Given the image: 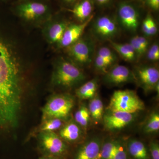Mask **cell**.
I'll list each match as a JSON object with an SVG mask.
<instances>
[{
    "label": "cell",
    "instance_id": "1",
    "mask_svg": "<svg viewBox=\"0 0 159 159\" xmlns=\"http://www.w3.org/2000/svg\"><path fill=\"white\" fill-rule=\"evenodd\" d=\"M20 66L10 44L0 37V127H14L20 107Z\"/></svg>",
    "mask_w": 159,
    "mask_h": 159
},
{
    "label": "cell",
    "instance_id": "2",
    "mask_svg": "<svg viewBox=\"0 0 159 159\" xmlns=\"http://www.w3.org/2000/svg\"><path fill=\"white\" fill-rule=\"evenodd\" d=\"M86 79L81 67L68 57H60L54 62L52 82L57 87L70 89L80 84Z\"/></svg>",
    "mask_w": 159,
    "mask_h": 159
},
{
    "label": "cell",
    "instance_id": "3",
    "mask_svg": "<svg viewBox=\"0 0 159 159\" xmlns=\"http://www.w3.org/2000/svg\"><path fill=\"white\" fill-rule=\"evenodd\" d=\"M14 11L21 19L33 25H43L52 17L51 7L44 0H20Z\"/></svg>",
    "mask_w": 159,
    "mask_h": 159
},
{
    "label": "cell",
    "instance_id": "4",
    "mask_svg": "<svg viewBox=\"0 0 159 159\" xmlns=\"http://www.w3.org/2000/svg\"><path fill=\"white\" fill-rule=\"evenodd\" d=\"M145 109L144 102L135 91L118 90L112 95L106 110L135 114Z\"/></svg>",
    "mask_w": 159,
    "mask_h": 159
},
{
    "label": "cell",
    "instance_id": "5",
    "mask_svg": "<svg viewBox=\"0 0 159 159\" xmlns=\"http://www.w3.org/2000/svg\"><path fill=\"white\" fill-rule=\"evenodd\" d=\"M74 104V98L70 94L54 95L43 107V119L54 118L66 120L70 116Z\"/></svg>",
    "mask_w": 159,
    "mask_h": 159
},
{
    "label": "cell",
    "instance_id": "6",
    "mask_svg": "<svg viewBox=\"0 0 159 159\" xmlns=\"http://www.w3.org/2000/svg\"><path fill=\"white\" fill-rule=\"evenodd\" d=\"M95 45L89 37H81L65 49L69 58L80 67L90 65L94 59Z\"/></svg>",
    "mask_w": 159,
    "mask_h": 159
},
{
    "label": "cell",
    "instance_id": "7",
    "mask_svg": "<svg viewBox=\"0 0 159 159\" xmlns=\"http://www.w3.org/2000/svg\"><path fill=\"white\" fill-rule=\"evenodd\" d=\"M39 140L40 148L44 155L58 159L67 152L65 142L54 132L40 133Z\"/></svg>",
    "mask_w": 159,
    "mask_h": 159
},
{
    "label": "cell",
    "instance_id": "8",
    "mask_svg": "<svg viewBox=\"0 0 159 159\" xmlns=\"http://www.w3.org/2000/svg\"><path fill=\"white\" fill-rule=\"evenodd\" d=\"M93 34L99 40H112L118 35L119 27L117 22L107 16L98 18L92 26Z\"/></svg>",
    "mask_w": 159,
    "mask_h": 159
},
{
    "label": "cell",
    "instance_id": "9",
    "mask_svg": "<svg viewBox=\"0 0 159 159\" xmlns=\"http://www.w3.org/2000/svg\"><path fill=\"white\" fill-rule=\"evenodd\" d=\"M136 113L106 110L103 115L102 122L106 130L116 132L121 130L133 123Z\"/></svg>",
    "mask_w": 159,
    "mask_h": 159
},
{
    "label": "cell",
    "instance_id": "10",
    "mask_svg": "<svg viewBox=\"0 0 159 159\" xmlns=\"http://www.w3.org/2000/svg\"><path fill=\"white\" fill-rule=\"evenodd\" d=\"M134 73L136 82L146 93L154 90L156 86L159 83V70L153 66H141Z\"/></svg>",
    "mask_w": 159,
    "mask_h": 159
},
{
    "label": "cell",
    "instance_id": "11",
    "mask_svg": "<svg viewBox=\"0 0 159 159\" xmlns=\"http://www.w3.org/2000/svg\"><path fill=\"white\" fill-rule=\"evenodd\" d=\"M103 82L111 86H119L136 82L134 74L125 66L114 65L104 74Z\"/></svg>",
    "mask_w": 159,
    "mask_h": 159
},
{
    "label": "cell",
    "instance_id": "12",
    "mask_svg": "<svg viewBox=\"0 0 159 159\" xmlns=\"http://www.w3.org/2000/svg\"><path fill=\"white\" fill-rule=\"evenodd\" d=\"M118 19L120 25L129 32L134 33L140 23L139 12L131 4L122 3L118 10Z\"/></svg>",
    "mask_w": 159,
    "mask_h": 159
},
{
    "label": "cell",
    "instance_id": "13",
    "mask_svg": "<svg viewBox=\"0 0 159 159\" xmlns=\"http://www.w3.org/2000/svg\"><path fill=\"white\" fill-rule=\"evenodd\" d=\"M68 22L63 20L54 19L51 17L43 25L42 32L45 39L50 44L57 45L63 36Z\"/></svg>",
    "mask_w": 159,
    "mask_h": 159
},
{
    "label": "cell",
    "instance_id": "14",
    "mask_svg": "<svg viewBox=\"0 0 159 159\" xmlns=\"http://www.w3.org/2000/svg\"><path fill=\"white\" fill-rule=\"evenodd\" d=\"M92 16L85 21L79 24H69L64 31L62 38L56 45L60 49H65L76 42L82 37L86 28L88 26L93 19Z\"/></svg>",
    "mask_w": 159,
    "mask_h": 159
},
{
    "label": "cell",
    "instance_id": "15",
    "mask_svg": "<svg viewBox=\"0 0 159 159\" xmlns=\"http://www.w3.org/2000/svg\"><path fill=\"white\" fill-rule=\"evenodd\" d=\"M85 132L74 120L65 123L59 129V136L64 142L75 143L84 139Z\"/></svg>",
    "mask_w": 159,
    "mask_h": 159
},
{
    "label": "cell",
    "instance_id": "16",
    "mask_svg": "<svg viewBox=\"0 0 159 159\" xmlns=\"http://www.w3.org/2000/svg\"><path fill=\"white\" fill-rule=\"evenodd\" d=\"M102 144L98 137L89 139L79 148L75 159H99Z\"/></svg>",
    "mask_w": 159,
    "mask_h": 159
},
{
    "label": "cell",
    "instance_id": "17",
    "mask_svg": "<svg viewBox=\"0 0 159 159\" xmlns=\"http://www.w3.org/2000/svg\"><path fill=\"white\" fill-rule=\"evenodd\" d=\"M129 156L133 159H149L147 148L145 144L136 139H130L126 143Z\"/></svg>",
    "mask_w": 159,
    "mask_h": 159
},
{
    "label": "cell",
    "instance_id": "18",
    "mask_svg": "<svg viewBox=\"0 0 159 159\" xmlns=\"http://www.w3.org/2000/svg\"><path fill=\"white\" fill-rule=\"evenodd\" d=\"M93 10V4L90 0H80L70 11L76 19L83 23L92 16Z\"/></svg>",
    "mask_w": 159,
    "mask_h": 159
},
{
    "label": "cell",
    "instance_id": "19",
    "mask_svg": "<svg viewBox=\"0 0 159 159\" xmlns=\"http://www.w3.org/2000/svg\"><path fill=\"white\" fill-rule=\"evenodd\" d=\"M91 119L96 124L102 122L104 115V106L100 97L96 94L90 99L88 106Z\"/></svg>",
    "mask_w": 159,
    "mask_h": 159
},
{
    "label": "cell",
    "instance_id": "20",
    "mask_svg": "<svg viewBox=\"0 0 159 159\" xmlns=\"http://www.w3.org/2000/svg\"><path fill=\"white\" fill-rule=\"evenodd\" d=\"M111 48L126 61L134 62L137 59L136 54L129 43H120L113 40L108 41Z\"/></svg>",
    "mask_w": 159,
    "mask_h": 159
},
{
    "label": "cell",
    "instance_id": "21",
    "mask_svg": "<svg viewBox=\"0 0 159 159\" xmlns=\"http://www.w3.org/2000/svg\"><path fill=\"white\" fill-rule=\"evenodd\" d=\"M98 88V80L94 78L79 87L76 90V95L82 100L91 99L97 94Z\"/></svg>",
    "mask_w": 159,
    "mask_h": 159
},
{
    "label": "cell",
    "instance_id": "22",
    "mask_svg": "<svg viewBox=\"0 0 159 159\" xmlns=\"http://www.w3.org/2000/svg\"><path fill=\"white\" fill-rule=\"evenodd\" d=\"M74 121L85 131L90 125L92 121L88 107L84 104L80 105L74 114Z\"/></svg>",
    "mask_w": 159,
    "mask_h": 159
},
{
    "label": "cell",
    "instance_id": "23",
    "mask_svg": "<svg viewBox=\"0 0 159 159\" xmlns=\"http://www.w3.org/2000/svg\"><path fill=\"white\" fill-rule=\"evenodd\" d=\"M66 123L65 120L54 118L43 119V122L38 129L39 133L46 132H54L60 129Z\"/></svg>",
    "mask_w": 159,
    "mask_h": 159
},
{
    "label": "cell",
    "instance_id": "24",
    "mask_svg": "<svg viewBox=\"0 0 159 159\" xmlns=\"http://www.w3.org/2000/svg\"><path fill=\"white\" fill-rule=\"evenodd\" d=\"M159 130V113L157 110L152 111L143 126V131L146 134L157 133Z\"/></svg>",
    "mask_w": 159,
    "mask_h": 159
},
{
    "label": "cell",
    "instance_id": "25",
    "mask_svg": "<svg viewBox=\"0 0 159 159\" xmlns=\"http://www.w3.org/2000/svg\"><path fill=\"white\" fill-rule=\"evenodd\" d=\"M126 143L122 139L116 140L115 152L110 159H128Z\"/></svg>",
    "mask_w": 159,
    "mask_h": 159
},
{
    "label": "cell",
    "instance_id": "26",
    "mask_svg": "<svg viewBox=\"0 0 159 159\" xmlns=\"http://www.w3.org/2000/svg\"><path fill=\"white\" fill-rule=\"evenodd\" d=\"M116 145V140L108 139L102 143L99 159H110Z\"/></svg>",
    "mask_w": 159,
    "mask_h": 159
},
{
    "label": "cell",
    "instance_id": "27",
    "mask_svg": "<svg viewBox=\"0 0 159 159\" xmlns=\"http://www.w3.org/2000/svg\"><path fill=\"white\" fill-rule=\"evenodd\" d=\"M96 54L102 57L111 66L114 65V64L116 62L118 59L117 55L114 51L107 47H103L99 48Z\"/></svg>",
    "mask_w": 159,
    "mask_h": 159
},
{
    "label": "cell",
    "instance_id": "28",
    "mask_svg": "<svg viewBox=\"0 0 159 159\" xmlns=\"http://www.w3.org/2000/svg\"><path fill=\"white\" fill-rule=\"evenodd\" d=\"M94 63L96 70L103 74H105L111 67L107 61L97 54L95 55Z\"/></svg>",
    "mask_w": 159,
    "mask_h": 159
},
{
    "label": "cell",
    "instance_id": "29",
    "mask_svg": "<svg viewBox=\"0 0 159 159\" xmlns=\"http://www.w3.org/2000/svg\"><path fill=\"white\" fill-rule=\"evenodd\" d=\"M147 57L148 60L157 61L159 60V46L157 43H154L147 51Z\"/></svg>",
    "mask_w": 159,
    "mask_h": 159
},
{
    "label": "cell",
    "instance_id": "30",
    "mask_svg": "<svg viewBox=\"0 0 159 159\" xmlns=\"http://www.w3.org/2000/svg\"><path fill=\"white\" fill-rule=\"evenodd\" d=\"M131 45L133 47L137 57V59H139L141 57H142L144 54H145V51L142 49L140 43L138 41L136 36H135L132 38L129 42Z\"/></svg>",
    "mask_w": 159,
    "mask_h": 159
},
{
    "label": "cell",
    "instance_id": "31",
    "mask_svg": "<svg viewBox=\"0 0 159 159\" xmlns=\"http://www.w3.org/2000/svg\"><path fill=\"white\" fill-rule=\"evenodd\" d=\"M152 159H159V145L155 140L150 142L149 146Z\"/></svg>",
    "mask_w": 159,
    "mask_h": 159
},
{
    "label": "cell",
    "instance_id": "32",
    "mask_svg": "<svg viewBox=\"0 0 159 159\" xmlns=\"http://www.w3.org/2000/svg\"><path fill=\"white\" fill-rule=\"evenodd\" d=\"M153 18L151 15H148L146 16L145 20L143 21L142 25V30L143 33L147 35L148 34V30L150 27L152 21L153 19Z\"/></svg>",
    "mask_w": 159,
    "mask_h": 159
},
{
    "label": "cell",
    "instance_id": "33",
    "mask_svg": "<svg viewBox=\"0 0 159 159\" xmlns=\"http://www.w3.org/2000/svg\"><path fill=\"white\" fill-rule=\"evenodd\" d=\"M136 36L143 51L146 53L149 48V41L148 39L144 36H139V35H136Z\"/></svg>",
    "mask_w": 159,
    "mask_h": 159
},
{
    "label": "cell",
    "instance_id": "34",
    "mask_svg": "<svg viewBox=\"0 0 159 159\" xmlns=\"http://www.w3.org/2000/svg\"><path fill=\"white\" fill-rule=\"evenodd\" d=\"M146 4L150 8L154 10L159 9V0H145Z\"/></svg>",
    "mask_w": 159,
    "mask_h": 159
},
{
    "label": "cell",
    "instance_id": "35",
    "mask_svg": "<svg viewBox=\"0 0 159 159\" xmlns=\"http://www.w3.org/2000/svg\"><path fill=\"white\" fill-rule=\"evenodd\" d=\"M110 0H96V1L101 5H104L108 2Z\"/></svg>",
    "mask_w": 159,
    "mask_h": 159
},
{
    "label": "cell",
    "instance_id": "36",
    "mask_svg": "<svg viewBox=\"0 0 159 159\" xmlns=\"http://www.w3.org/2000/svg\"><path fill=\"white\" fill-rule=\"evenodd\" d=\"M39 159H58V158L54 157L48 156L44 155L43 156L41 157Z\"/></svg>",
    "mask_w": 159,
    "mask_h": 159
},
{
    "label": "cell",
    "instance_id": "37",
    "mask_svg": "<svg viewBox=\"0 0 159 159\" xmlns=\"http://www.w3.org/2000/svg\"><path fill=\"white\" fill-rule=\"evenodd\" d=\"M64 2L67 4H72L76 2L77 0H63Z\"/></svg>",
    "mask_w": 159,
    "mask_h": 159
},
{
    "label": "cell",
    "instance_id": "38",
    "mask_svg": "<svg viewBox=\"0 0 159 159\" xmlns=\"http://www.w3.org/2000/svg\"><path fill=\"white\" fill-rule=\"evenodd\" d=\"M2 1H6V0H2Z\"/></svg>",
    "mask_w": 159,
    "mask_h": 159
},
{
    "label": "cell",
    "instance_id": "39",
    "mask_svg": "<svg viewBox=\"0 0 159 159\" xmlns=\"http://www.w3.org/2000/svg\"><path fill=\"white\" fill-rule=\"evenodd\" d=\"M141 1H143V0H141Z\"/></svg>",
    "mask_w": 159,
    "mask_h": 159
}]
</instances>
